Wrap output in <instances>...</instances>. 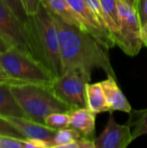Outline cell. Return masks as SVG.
<instances>
[{"label":"cell","instance_id":"obj_28","mask_svg":"<svg viewBox=\"0 0 147 148\" xmlns=\"http://www.w3.org/2000/svg\"><path fill=\"white\" fill-rule=\"evenodd\" d=\"M12 46L7 42L5 41L3 37L0 36V53L5 52L6 50H8L9 49H10Z\"/></svg>","mask_w":147,"mask_h":148},{"label":"cell","instance_id":"obj_19","mask_svg":"<svg viewBox=\"0 0 147 148\" xmlns=\"http://www.w3.org/2000/svg\"><path fill=\"white\" fill-rule=\"evenodd\" d=\"M45 125L54 130L71 127L70 115L68 113H54L45 119Z\"/></svg>","mask_w":147,"mask_h":148},{"label":"cell","instance_id":"obj_30","mask_svg":"<svg viewBox=\"0 0 147 148\" xmlns=\"http://www.w3.org/2000/svg\"><path fill=\"white\" fill-rule=\"evenodd\" d=\"M0 82H10V79L6 75V73L4 72V70L3 69L1 65H0Z\"/></svg>","mask_w":147,"mask_h":148},{"label":"cell","instance_id":"obj_23","mask_svg":"<svg viewBox=\"0 0 147 148\" xmlns=\"http://www.w3.org/2000/svg\"><path fill=\"white\" fill-rule=\"evenodd\" d=\"M0 148H24L23 140L0 135Z\"/></svg>","mask_w":147,"mask_h":148},{"label":"cell","instance_id":"obj_25","mask_svg":"<svg viewBox=\"0 0 147 148\" xmlns=\"http://www.w3.org/2000/svg\"><path fill=\"white\" fill-rule=\"evenodd\" d=\"M23 146L24 148H52L50 142L39 139H25Z\"/></svg>","mask_w":147,"mask_h":148},{"label":"cell","instance_id":"obj_29","mask_svg":"<svg viewBox=\"0 0 147 148\" xmlns=\"http://www.w3.org/2000/svg\"><path fill=\"white\" fill-rule=\"evenodd\" d=\"M141 39L143 44L147 47V23L141 27Z\"/></svg>","mask_w":147,"mask_h":148},{"label":"cell","instance_id":"obj_1","mask_svg":"<svg viewBox=\"0 0 147 148\" xmlns=\"http://www.w3.org/2000/svg\"><path fill=\"white\" fill-rule=\"evenodd\" d=\"M51 16L59 34L63 73L76 68L92 72L93 69L99 68L107 75L116 78L107 49L87 31L66 23L53 13Z\"/></svg>","mask_w":147,"mask_h":148},{"label":"cell","instance_id":"obj_6","mask_svg":"<svg viewBox=\"0 0 147 148\" xmlns=\"http://www.w3.org/2000/svg\"><path fill=\"white\" fill-rule=\"evenodd\" d=\"M120 16V33L115 39L118 45L126 55L134 56L142 48L141 24L135 8L118 0Z\"/></svg>","mask_w":147,"mask_h":148},{"label":"cell","instance_id":"obj_11","mask_svg":"<svg viewBox=\"0 0 147 148\" xmlns=\"http://www.w3.org/2000/svg\"><path fill=\"white\" fill-rule=\"evenodd\" d=\"M101 84L104 90L106 99L107 104L110 107L111 112L117 110L129 114L132 111V107L126 97L119 88L115 77L107 75V78L101 82Z\"/></svg>","mask_w":147,"mask_h":148},{"label":"cell","instance_id":"obj_7","mask_svg":"<svg viewBox=\"0 0 147 148\" xmlns=\"http://www.w3.org/2000/svg\"><path fill=\"white\" fill-rule=\"evenodd\" d=\"M0 36L12 47L36 58L32 38L26 23H23L2 0H0Z\"/></svg>","mask_w":147,"mask_h":148},{"label":"cell","instance_id":"obj_27","mask_svg":"<svg viewBox=\"0 0 147 148\" xmlns=\"http://www.w3.org/2000/svg\"><path fill=\"white\" fill-rule=\"evenodd\" d=\"M21 2L28 16L36 14L41 5V0H21Z\"/></svg>","mask_w":147,"mask_h":148},{"label":"cell","instance_id":"obj_21","mask_svg":"<svg viewBox=\"0 0 147 148\" xmlns=\"http://www.w3.org/2000/svg\"><path fill=\"white\" fill-rule=\"evenodd\" d=\"M10 10L23 23H26L28 21V14L26 13L21 0H2Z\"/></svg>","mask_w":147,"mask_h":148},{"label":"cell","instance_id":"obj_10","mask_svg":"<svg viewBox=\"0 0 147 148\" xmlns=\"http://www.w3.org/2000/svg\"><path fill=\"white\" fill-rule=\"evenodd\" d=\"M6 119L25 139H39L48 142L52 141L56 130L46 125L36 122L25 117H3Z\"/></svg>","mask_w":147,"mask_h":148},{"label":"cell","instance_id":"obj_13","mask_svg":"<svg viewBox=\"0 0 147 148\" xmlns=\"http://www.w3.org/2000/svg\"><path fill=\"white\" fill-rule=\"evenodd\" d=\"M0 116L26 118L10 90V82H0Z\"/></svg>","mask_w":147,"mask_h":148},{"label":"cell","instance_id":"obj_22","mask_svg":"<svg viewBox=\"0 0 147 148\" xmlns=\"http://www.w3.org/2000/svg\"><path fill=\"white\" fill-rule=\"evenodd\" d=\"M0 135L25 140V138L20 134L19 131H17L6 119L1 116H0Z\"/></svg>","mask_w":147,"mask_h":148},{"label":"cell","instance_id":"obj_9","mask_svg":"<svg viewBox=\"0 0 147 148\" xmlns=\"http://www.w3.org/2000/svg\"><path fill=\"white\" fill-rule=\"evenodd\" d=\"M107 124L103 132L94 140V148H126L133 141L131 127L118 124L110 112Z\"/></svg>","mask_w":147,"mask_h":148},{"label":"cell","instance_id":"obj_4","mask_svg":"<svg viewBox=\"0 0 147 148\" xmlns=\"http://www.w3.org/2000/svg\"><path fill=\"white\" fill-rule=\"evenodd\" d=\"M0 65L14 82L51 86L56 78L41 62L14 47L0 53Z\"/></svg>","mask_w":147,"mask_h":148},{"label":"cell","instance_id":"obj_12","mask_svg":"<svg viewBox=\"0 0 147 148\" xmlns=\"http://www.w3.org/2000/svg\"><path fill=\"white\" fill-rule=\"evenodd\" d=\"M68 114L71 127L76 129L83 137L93 140L95 133V117L97 114L88 108L73 109Z\"/></svg>","mask_w":147,"mask_h":148},{"label":"cell","instance_id":"obj_31","mask_svg":"<svg viewBox=\"0 0 147 148\" xmlns=\"http://www.w3.org/2000/svg\"><path fill=\"white\" fill-rule=\"evenodd\" d=\"M120 1H121V2H123V3H126V4L130 5V6H132L133 8H136L137 1L138 0H120Z\"/></svg>","mask_w":147,"mask_h":148},{"label":"cell","instance_id":"obj_15","mask_svg":"<svg viewBox=\"0 0 147 148\" xmlns=\"http://www.w3.org/2000/svg\"><path fill=\"white\" fill-rule=\"evenodd\" d=\"M88 108L95 114L111 112L101 82L88 83L87 85Z\"/></svg>","mask_w":147,"mask_h":148},{"label":"cell","instance_id":"obj_26","mask_svg":"<svg viewBox=\"0 0 147 148\" xmlns=\"http://www.w3.org/2000/svg\"><path fill=\"white\" fill-rule=\"evenodd\" d=\"M62 148H94V140L82 137L74 142L63 146Z\"/></svg>","mask_w":147,"mask_h":148},{"label":"cell","instance_id":"obj_14","mask_svg":"<svg viewBox=\"0 0 147 148\" xmlns=\"http://www.w3.org/2000/svg\"><path fill=\"white\" fill-rule=\"evenodd\" d=\"M41 3L49 11L58 16L66 23L77 26L84 30L82 24L72 10L68 0H41Z\"/></svg>","mask_w":147,"mask_h":148},{"label":"cell","instance_id":"obj_3","mask_svg":"<svg viewBox=\"0 0 147 148\" xmlns=\"http://www.w3.org/2000/svg\"><path fill=\"white\" fill-rule=\"evenodd\" d=\"M10 90L26 118L45 125V119L54 113L73 110L59 99L50 85L10 82Z\"/></svg>","mask_w":147,"mask_h":148},{"label":"cell","instance_id":"obj_20","mask_svg":"<svg viewBox=\"0 0 147 148\" xmlns=\"http://www.w3.org/2000/svg\"><path fill=\"white\" fill-rule=\"evenodd\" d=\"M85 1L88 4V6L90 7V9L94 12V14L95 15V16H96L99 23L102 27V29L110 34L109 22H108V19H107L104 10H103L101 0H85Z\"/></svg>","mask_w":147,"mask_h":148},{"label":"cell","instance_id":"obj_8","mask_svg":"<svg viewBox=\"0 0 147 148\" xmlns=\"http://www.w3.org/2000/svg\"><path fill=\"white\" fill-rule=\"evenodd\" d=\"M68 2L79 18L85 31L94 37L107 49L115 45L111 35L102 29L85 0H68Z\"/></svg>","mask_w":147,"mask_h":148},{"label":"cell","instance_id":"obj_24","mask_svg":"<svg viewBox=\"0 0 147 148\" xmlns=\"http://www.w3.org/2000/svg\"><path fill=\"white\" fill-rule=\"evenodd\" d=\"M141 26L147 23V0H138L135 8Z\"/></svg>","mask_w":147,"mask_h":148},{"label":"cell","instance_id":"obj_2","mask_svg":"<svg viewBox=\"0 0 147 148\" xmlns=\"http://www.w3.org/2000/svg\"><path fill=\"white\" fill-rule=\"evenodd\" d=\"M26 25L30 33L36 58L59 77L63 74L60 38L51 13L41 3L37 12L28 16Z\"/></svg>","mask_w":147,"mask_h":148},{"label":"cell","instance_id":"obj_5","mask_svg":"<svg viewBox=\"0 0 147 148\" xmlns=\"http://www.w3.org/2000/svg\"><path fill=\"white\" fill-rule=\"evenodd\" d=\"M91 80V71L72 69L56 77L51 87L63 102L72 109L88 108L87 85Z\"/></svg>","mask_w":147,"mask_h":148},{"label":"cell","instance_id":"obj_16","mask_svg":"<svg viewBox=\"0 0 147 148\" xmlns=\"http://www.w3.org/2000/svg\"><path fill=\"white\" fill-rule=\"evenodd\" d=\"M103 10L109 22V32L115 43V39L120 33V16L118 0H101ZM116 45V44H115Z\"/></svg>","mask_w":147,"mask_h":148},{"label":"cell","instance_id":"obj_17","mask_svg":"<svg viewBox=\"0 0 147 148\" xmlns=\"http://www.w3.org/2000/svg\"><path fill=\"white\" fill-rule=\"evenodd\" d=\"M128 125L133 127L132 135L133 140L147 134V108L142 110H133L130 113Z\"/></svg>","mask_w":147,"mask_h":148},{"label":"cell","instance_id":"obj_18","mask_svg":"<svg viewBox=\"0 0 147 148\" xmlns=\"http://www.w3.org/2000/svg\"><path fill=\"white\" fill-rule=\"evenodd\" d=\"M82 137L83 136L73 127L57 130L52 141V148H62L63 146L74 142Z\"/></svg>","mask_w":147,"mask_h":148}]
</instances>
